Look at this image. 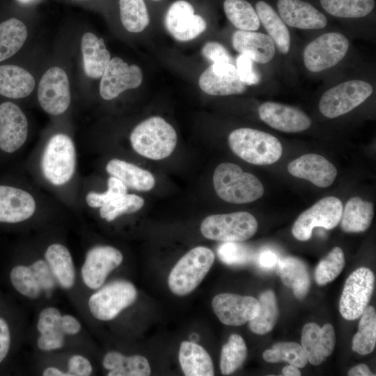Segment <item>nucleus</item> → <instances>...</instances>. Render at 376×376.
I'll return each instance as SVG.
<instances>
[{
    "mask_svg": "<svg viewBox=\"0 0 376 376\" xmlns=\"http://www.w3.org/2000/svg\"><path fill=\"white\" fill-rule=\"evenodd\" d=\"M213 185L221 199L234 204L251 203L264 193L263 185L256 176L233 163H221L216 167Z\"/></svg>",
    "mask_w": 376,
    "mask_h": 376,
    "instance_id": "nucleus-1",
    "label": "nucleus"
},
{
    "mask_svg": "<svg viewBox=\"0 0 376 376\" xmlns=\"http://www.w3.org/2000/svg\"><path fill=\"white\" fill-rule=\"evenodd\" d=\"M133 149L146 158L159 160L169 157L177 143L173 127L159 116H152L138 124L130 134Z\"/></svg>",
    "mask_w": 376,
    "mask_h": 376,
    "instance_id": "nucleus-2",
    "label": "nucleus"
},
{
    "mask_svg": "<svg viewBox=\"0 0 376 376\" xmlns=\"http://www.w3.org/2000/svg\"><path fill=\"white\" fill-rule=\"evenodd\" d=\"M232 151L245 162L256 165H269L282 155L280 141L272 134L255 129L242 127L228 136Z\"/></svg>",
    "mask_w": 376,
    "mask_h": 376,
    "instance_id": "nucleus-3",
    "label": "nucleus"
},
{
    "mask_svg": "<svg viewBox=\"0 0 376 376\" xmlns=\"http://www.w3.org/2000/svg\"><path fill=\"white\" fill-rule=\"evenodd\" d=\"M214 252L205 246H196L185 254L170 272L168 284L171 291L185 296L194 291L211 269Z\"/></svg>",
    "mask_w": 376,
    "mask_h": 376,
    "instance_id": "nucleus-4",
    "label": "nucleus"
},
{
    "mask_svg": "<svg viewBox=\"0 0 376 376\" xmlns=\"http://www.w3.org/2000/svg\"><path fill=\"white\" fill-rule=\"evenodd\" d=\"M76 167V152L72 139L62 133L52 136L44 149L41 169L52 185L66 184L72 178Z\"/></svg>",
    "mask_w": 376,
    "mask_h": 376,
    "instance_id": "nucleus-5",
    "label": "nucleus"
},
{
    "mask_svg": "<svg viewBox=\"0 0 376 376\" xmlns=\"http://www.w3.org/2000/svg\"><path fill=\"white\" fill-rule=\"evenodd\" d=\"M201 232L207 239L224 242H242L253 237L258 229L256 218L247 212L213 214L201 224Z\"/></svg>",
    "mask_w": 376,
    "mask_h": 376,
    "instance_id": "nucleus-6",
    "label": "nucleus"
},
{
    "mask_svg": "<svg viewBox=\"0 0 376 376\" xmlns=\"http://www.w3.org/2000/svg\"><path fill=\"white\" fill-rule=\"evenodd\" d=\"M137 290L131 282L116 280L98 288L89 298L88 308L93 316L102 321L116 318L134 303Z\"/></svg>",
    "mask_w": 376,
    "mask_h": 376,
    "instance_id": "nucleus-7",
    "label": "nucleus"
},
{
    "mask_svg": "<svg viewBox=\"0 0 376 376\" xmlns=\"http://www.w3.org/2000/svg\"><path fill=\"white\" fill-rule=\"evenodd\" d=\"M372 93V86L365 81H345L331 88L322 95L319 109L327 118H336L363 103Z\"/></svg>",
    "mask_w": 376,
    "mask_h": 376,
    "instance_id": "nucleus-8",
    "label": "nucleus"
},
{
    "mask_svg": "<svg viewBox=\"0 0 376 376\" xmlns=\"http://www.w3.org/2000/svg\"><path fill=\"white\" fill-rule=\"evenodd\" d=\"M375 276L367 267H359L347 279L339 301V311L345 319L356 320L361 315L372 297Z\"/></svg>",
    "mask_w": 376,
    "mask_h": 376,
    "instance_id": "nucleus-9",
    "label": "nucleus"
},
{
    "mask_svg": "<svg viewBox=\"0 0 376 376\" xmlns=\"http://www.w3.org/2000/svg\"><path fill=\"white\" fill-rule=\"evenodd\" d=\"M343 205L340 199L327 196L319 200L303 212L295 221L292 233L298 240L306 241L315 227L327 230L335 228L340 222Z\"/></svg>",
    "mask_w": 376,
    "mask_h": 376,
    "instance_id": "nucleus-10",
    "label": "nucleus"
},
{
    "mask_svg": "<svg viewBox=\"0 0 376 376\" xmlns=\"http://www.w3.org/2000/svg\"><path fill=\"white\" fill-rule=\"evenodd\" d=\"M348 47L349 41L344 35L336 32L324 33L305 47L304 65L314 72L330 68L343 58Z\"/></svg>",
    "mask_w": 376,
    "mask_h": 376,
    "instance_id": "nucleus-11",
    "label": "nucleus"
},
{
    "mask_svg": "<svg viewBox=\"0 0 376 376\" xmlns=\"http://www.w3.org/2000/svg\"><path fill=\"white\" fill-rule=\"evenodd\" d=\"M41 107L48 113L60 115L70 103V91L65 72L58 67L48 69L41 77L38 90Z\"/></svg>",
    "mask_w": 376,
    "mask_h": 376,
    "instance_id": "nucleus-12",
    "label": "nucleus"
},
{
    "mask_svg": "<svg viewBox=\"0 0 376 376\" xmlns=\"http://www.w3.org/2000/svg\"><path fill=\"white\" fill-rule=\"evenodd\" d=\"M100 85L101 97L106 100L117 97L123 91L138 88L143 80L141 68L129 65L118 57L111 58L102 75Z\"/></svg>",
    "mask_w": 376,
    "mask_h": 376,
    "instance_id": "nucleus-13",
    "label": "nucleus"
},
{
    "mask_svg": "<svg viewBox=\"0 0 376 376\" xmlns=\"http://www.w3.org/2000/svg\"><path fill=\"white\" fill-rule=\"evenodd\" d=\"M122 253L111 246H96L86 253L81 267L84 284L92 290H97L104 284L107 277L123 261Z\"/></svg>",
    "mask_w": 376,
    "mask_h": 376,
    "instance_id": "nucleus-14",
    "label": "nucleus"
},
{
    "mask_svg": "<svg viewBox=\"0 0 376 376\" xmlns=\"http://www.w3.org/2000/svg\"><path fill=\"white\" fill-rule=\"evenodd\" d=\"M212 307L223 324L240 326L257 315L260 304L253 297L221 293L214 297Z\"/></svg>",
    "mask_w": 376,
    "mask_h": 376,
    "instance_id": "nucleus-15",
    "label": "nucleus"
},
{
    "mask_svg": "<svg viewBox=\"0 0 376 376\" xmlns=\"http://www.w3.org/2000/svg\"><path fill=\"white\" fill-rule=\"evenodd\" d=\"M164 22L168 31L179 41L193 40L207 27L205 19L196 15L192 5L184 0L175 1L169 7Z\"/></svg>",
    "mask_w": 376,
    "mask_h": 376,
    "instance_id": "nucleus-16",
    "label": "nucleus"
},
{
    "mask_svg": "<svg viewBox=\"0 0 376 376\" xmlns=\"http://www.w3.org/2000/svg\"><path fill=\"white\" fill-rule=\"evenodd\" d=\"M28 135V120L15 104L5 102L0 104V149L12 153L25 143Z\"/></svg>",
    "mask_w": 376,
    "mask_h": 376,
    "instance_id": "nucleus-17",
    "label": "nucleus"
},
{
    "mask_svg": "<svg viewBox=\"0 0 376 376\" xmlns=\"http://www.w3.org/2000/svg\"><path fill=\"white\" fill-rule=\"evenodd\" d=\"M198 84L203 92L212 95H237L246 90L233 63H212L201 75Z\"/></svg>",
    "mask_w": 376,
    "mask_h": 376,
    "instance_id": "nucleus-18",
    "label": "nucleus"
},
{
    "mask_svg": "<svg viewBox=\"0 0 376 376\" xmlns=\"http://www.w3.org/2000/svg\"><path fill=\"white\" fill-rule=\"evenodd\" d=\"M335 343V331L331 324L320 327L315 322H308L304 326L301 345L312 365L319 366L324 361L332 354Z\"/></svg>",
    "mask_w": 376,
    "mask_h": 376,
    "instance_id": "nucleus-19",
    "label": "nucleus"
},
{
    "mask_svg": "<svg viewBox=\"0 0 376 376\" xmlns=\"http://www.w3.org/2000/svg\"><path fill=\"white\" fill-rule=\"evenodd\" d=\"M260 119L270 127L285 132H299L311 125L310 118L301 110L274 102H267L258 109Z\"/></svg>",
    "mask_w": 376,
    "mask_h": 376,
    "instance_id": "nucleus-20",
    "label": "nucleus"
},
{
    "mask_svg": "<svg viewBox=\"0 0 376 376\" xmlns=\"http://www.w3.org/2000/svg\"><path fill=\"white\" fill-rule=\"evenodd\" d=\"M288 171L293 176L322 188L329 187L337 175L334 164L317 154H306L295 159L289 163Z\"/></svg>",
    "mask_w": 376,
    "mask_h": 376,
    "instance_id": "nucleus-21",
    "label": "nucleus"
},
{
    "mask_svg": "<svg viewBox=\"0 0 376 376\" xmlns=\"http://www.w3.org/2000/svg\"><path fill=\"white\" fill-rule=\"evenodd\" d=\"M36 201L29 192L13 187L0 185V222L18 223L34 214Z\"/></svg>",
    "mask_w": 376,
    "mask_h": 376,
    "instance_id": "nucleus-22",
    "label": "nucleus"
},
{
    "mask_svg": "<svg viewBox=\"0 0 376 376\" xmlns=\"http://www.w3.org/2000/svg\"><path fill=\"white\" fill-rule=\"evenodd\" d=\"M277 8L287 25L301 29H320L327 24V17L310 3L301 0H279Z\"/></svg>",
    "mask_w": 376,
    "mask_h": 376,
    "instance_id": "nucleus-23",
    "label": "nucleus"
},
{
    "mask_svg": "<svg viewBox=\"0 0 376 376\" xmlns=\"http://www.w3.org/2000/svg\"><path fill=\"white\" fill-rule=\"evenodd\" d=\"M233 48L258 63L270 61L275 54L273 40L269 35L251 31L238 30L232 37Z\"/></svg>",
    "mask_w": 376,
    "mask_h": 376,
    "instance_id": "nucleus-24",
    "label": "nucleus"
},
{
    "mask_svg": "<svg viewBox=\"0 0 376 376\" xmlns=\"http://www.w3.org/2000/svg\"><path fill=\"white\" fill-rule=\"evenodd\" d=\"M81 48L86 76L93 79L101 77L111 60L103 39L91 32L85 33L81 38Z\"/></svg>",
    "mask_w": 376,
    "mask_h": 376,
    "instance_id": "nucleus-25",
    "label": "nucleus"
},
{
    "mask_svg": "<svg viewBox=\"0 0 376 376\" xmlns=\"http://www.w3.org/2000/svg\"><path fill=\"white\" fill-rule=\"evenodd\" d=\"M35 87L31 73L15 65H0V95L13 99L29 95Z\"/></svg>",
    "mask_w": 376,
    "mask_h": 376,
    "instance_id": "nucleus-26",
    "label": "nucleus"
},
{
    "mask_svg": "<svg viewBox=\"0 0 376 376\" xmlns=\"http://www.w3.org/2000/svg\"><path fill=\"white\" fill-rule=\"evenodd\" d=\"M106 170L111 176L120 180L126 187L136 191H147L155 185V178L150 172L123 160H110Z\"/></svg>",
    "mask_w": 376,
    "mask_h": 376,
    "instance_id": "nucleus-27",
    "label": "nucleus"
},
{
    "mask_svg": "<svg viewBox=\"0 0 376 376\" xmlns=\"http://www.w3.org/2000/svg\"><path fill=\"white\" fill-rule=\"evenodd\" d=\"M279 274L282 283L293 291L298 299H304L311 285V278L306 264L300 259L287 256L278 261Z\"/></svg>",
    "mask_w": 376,
    "mask_h": 376,
    "instance_id": "nucleus-28",
    "label": "nucleus"
},
{
    "mask_svg": "<svg viewBox=\"0 0 376 376\" xmlns=\"http://www.w3.org/2000/svg\"><path fill=\"white\" fill-rule=\"evenodd\" d=\"M45 261L58 284L63 289L72 288L75 283V269L69 250L61 244L49 245L45 253Z\"/></svg>",
    "mask_w": 376,
    "mask_h": 376,
    "instance_id": "nucleus-29",
    "label": "nucleus"
},
{
    "mask_svg": "<svg viewBox=\"0 0 376 376\" xmlns=\"http://www.w3.org/2000/svg\"><path fill=\"white\" fill-rule=\"evenodd\" d=\"M180 364L187 376H213L212 360L207 351L201 345L183 341L178 354Z\"/></svg>",
    "mask_w": 376,
    "mask_h": 376,
    "instance_id": "nucleus-30",
    "label": "nucleus"
},
{
    "mask_svg": "<svg viewBox=\"0 0 376 376\" xmlns=\"http://www.w3.org/2000/svg\"><path fill=\"white\" fill-rule=\"evenodd\" d=\"M108 376H148L151 373L148 359L141 355L126 357L120 352H107L102 360Z\"/></svg>",
    "mask_w": 376,
    "mask_h": 376,
    "instance_id": "nucleus-31",
    "label": "nucleus"
},
{
    "mask_svg": "<svg viewBox=\"0 0 376 376\" xmlns=\"http://www.w3.org/2000/svg\"><path fill=\"white\" fill-rule=\"evenodd\" d=\"M374 215L373 204L359 197L347 202L340 218V227L346 233H360L370 226Z\"/></svg>",
    "mask_w": 376,
    "mask_h": 376,
    "instance_id": "nucleus-32",
    "label": "nucleus"
},
{
    "mask_svg": "<svg viewBox=\"0 0 376 376\" xmlns=\"http://www.w3.org/2000/svg\"><path fill=\"white\" fill-rule=\"evenodd\" d=\"M256 14L269 36L283 54H287L290 46L289 31L280 16L267 3L260 1L256 4Z\"/></svg>",
    "mask_w": 376,
    "mask_h": 376,
    "instance_id": "nucleus-33",
    "label": "nucleus"
},
{
    "mask_svg": "<svg viewBox=\"0 0 376 376\" xmlns=\"http://www.w3.org/2000/svg\"><path fill=\"white\" fill-rule=\"evenodd\" d=\"M27 38L25 24L16 18L0 24V62L16 54Z\"/></svg>",
    "mask_w": 376,
    "mask_h": 376,
    "instance_id": "nucleus-34",
    "label": "nucleus"
},
{
    "mask_svg": "<svg viewBox=\"0 0 376 376\" xmlns=\"http://www.w3.org/2000/svg\"><path fill=\"white\" fill-rule=\"evenodd\" d=\"M260 309L257 315L249 322L250 330L256 334L263 335L274 327L279 316V308L274 292L267 290L259 295Z\"/></svg>",
    "mask_w": 376,
    "mask_h": 376,
    "instance_id": "nucleus-35",
    "label": "nucleus"
},
{
    "mask_svg": "<svg viewBox=\"0 0 376 376\" xmlns=\"http://www.w3.org/2000/svg\"><path fill=\"white\" fill-rule=\"evenodd\" d=\"M358 331L354 336L352 349L361 355L373 351L376 345V312L372 306H368L360 316Z\"/></svg>",
    "mask_w": 376,
    "mask_h": 376,
    "instance_id": "nucleus-36",
    "label": "nucleus"
},
{
    "mask_svg": "<svg viewBox=\"0 0 376 376\" xmlns=\"http://www.w3.org/2000/svg\"><path fill=\"white\" fill-rule=\"evenodd\" d=\"M224 9L227 18L239 30L258 29L260 22L256 12L246 0H225Z\"/></svg>",
    "mask_w": 376,
    "mask_h": 376,
    "instance_id": "nucleus-37",
    "label": "nucleus"
},
{
    "mask_svg": "<svg viewBox=\"0 0 376 376\" xmlns=\"http://www.w3.org/2000/svg\"><path fill=\"white\" fill-rule=\"evenodd\" d=\"M120 16L125 29L139 33L150 22V17L143 0H119Z\"/></svg>",
    "mask_w": 376,
    "mask_h": 376,
    "instance_id": "nucleus-38",
    "label": "nucleus"
},
{
    "mask_svg": "<svg viewBox=\"0 0 376 376\" xmlns=\"http://www.w3.org/2000/svg\"><path fill=\"white\" fill-rule=\"evenodd\" d=\"M247 356V347L241 336L231 334L228 342L221 348L220 369L224 375L236 371L244 363Z\"/></svg>",
    "mask_w": 376,
    "mask_h": 376,
    "instance_id": "nucleus-39",
    "label": "nucleus"
},
{
    "mask_svg": "<svg viewBox=\"0 0 376 376\" xmlns=\"http://www.w3.org/2000/svg\"><path fill=\"white\" fill-rule=\"evenodd\" d=\"M263 357L267 362L284 361L297 368H304L308 362L301 345L295 342L276 343L263 352Z\"/></svg>",
    "mask_w": 376,
    "mask_h": 376,
    "instance_id": "nucleus-40",
    "label": "nucleus"
},
{
    "mask_svg": "<svg viewBox=\"0 0 376 376\" xmlns=\"http://www.w3.org/2000/svg\"><path fill=\"white\" fill-rule=\"evenodd\" d=\"M322 8L330 15L345 18H359L369 14L374 0H320Z\"/></svg>",
    "mask_w": 376,
    "mask_h": 376,
    "instance_id": "nucleus-41",
    "label": "nucleus"
},
{
    "mask_svg": "<svg viewBox=\"0 0 376 376\" xmlns=\"http://www.w3.org/2000/svg\"><path fill=\"white\" fill-rule=\"evenodd\" d=\"M345 264L343 250L334 247L322 258L316 267L315 279L320 285H324L334 281L343 271Z\"/></svg>",
    "mask_w": 376,
    "mask_h": 376,
    "instance_id": "nucleus-42",
    "label": "nucleus"
},
{
    "mask_svg": "<svg viewBox=\"0 0 376 376\" xmlns=\"http://www.w3.org/2000/svg\"><path fill=\"white\" fill-rule=\"evenodd\" d=\"M144 205V199L136 194H124L100 207V215L107 221H112L123 214H132Z\"/></svg>",
    "mask_w": 376,
    "mask_h": 376,
    "instance_id": "nucleus-43",
    "label": "nucleus"
},
{
    "mask_svg": "<svg viewBox=\"0 0 376 376\" xmlns=\"http://www.w3.org/2000/svg\"><path fill=\"white\" fill-rule=\"evenodd\" d=\"M10 279L13 286L22 295L32 299L40 296L42 290L29 267H14L10 272Z\"/></svg>",
    "mask_w": 376,
    "mask_h": 376,
    "instance_id": "nucleus-44",
    "label": "nucleus"
},
{
    "mask_svg": "<svg viewBox=\"0 0 376 376\" xmlns=\"http://www.w3.org/2000/svg\"><path fill=\"white\" fill-rule=\"evenodd\" d=\"M107 190L103 193L89 192L86 197L88 206L100 207L111 201L127 194L126 186L118 179L110 177L107 181Z\"/></svg>",
    "mask_w": 376,
    "mask_h": 376,
    "instance_id": "nucleus-45",
    "label": "nucleus"
},
{
    "mask_svg": "<svg viewBox=\"0 0 376 376\" xmlns=\"http://www.w3.org/2000/svg\"><path fill=\"white\" fill-rule=\"evenodd\" d=\"M217 252L219 258L228 265L244 264L251 258V251L237 242L224 243Z\"/></svg>",
    "mask_w": 376,
    "mask_h": 376,
    "instance_id": "nucleus-46",
    "label": "nucleus"
},
{
    "mask_svg": "<svg viewBox=\"0 0 376 376\" xmlns=\"http://www.w3.org/2000/svg\"><path fill=\"white\" fill-rule=\"evenodd\" d=\"M42 291L50 292L57 284L47 262L38 260L29 266Z\"/></svg>",
    "mask_w": 376,
    "mask_h": 376,
    "instance_id": "nucleus-47",
    "label": "nucleus"
},
{
    "mask_svg": "<svg viewBox=\"0 0 376 376\" xmlns=\"http://www.w3.org/2000/svg\"><path fill=\"white\" fill-rule=\"evenodd\" d=\"M253 61L246 55L240 54L236 59V69L240 80L247 86L259 83L260 75L256 70Z\"/></svg>",
    "mask_w": 376,
    "mask_h": 376,
    "instance_id": "nucleus-48",
    "label": "nucleus"
},
{
    "mask_svg": "<svg viewBox=\"0 0 376 376\" xmlns=\"http://www.w3.org/2000/svg\"><path fill=\"white\" fill-rule=\"evenodd\" d=\"M62 315L55 307H47L41 311L37 322V329L40 334L60 329Z\"/></svg>",
    "mask_w": 376,
    "mask_h": 376,
    "instance_id": "nucleus-49",
    "label": "nucleus"
},
{
    "mask_svg": "<svg viewBox=\"0 0 376 376\" xmlns=\"http://www.w3.org/2000/svg\"><path fill=\"white\" fill-rule=\"evenodd\" d=\"M65 335L61 328L40 334L37 345L42 351L61 349L65 343Z\"/></svg>",
    "mask_w": 376,
    "mask_h": 376,
    "instance_id": "nucleus-50",
    "label": "nucleus"
},
{
    "mask_svg": "<svg viewBox=\"0 0 376 376\" xmlns=\"http://www.w3.org/2000/svg\"><path fill=\"white\" fill-rule=\"evenodd\" d=\"M203 56L213 63H232L233 59L227 49L220 43L207 42L203 47Z\"/></svg>",
    "mask_w": 376,
    "mask_h": 376,
    "instance_id": "nucleus-51",
    "label": "nucleus"
},
{
    "mask_svg": "<svg viewBox=\"0 0 376 376\" xmlns=\"http://www.w3.org/2000/svg\"><path fill=\"white\" fill-rule=\"evenodd\" d=\"M92 370L91 362L82 355H73L68 360V376H88L92 373Z\"/></svg>",
    "mask_w": 376,
    "mask_h": 376,
    "instance_id": "nucleus-52",
    "label": "nucleus"
},
{
    "mask_svg": "<svg viewBox=\"0 0 376 376\" xmlns=\"http://www.w3.org/2000/svg\"><path fill=\"white\" fill-rule=\"evenodd\" d=\"M10 345V333L7 322L0 318V363L8 353Z\"/></svg>",
    "mask_w": 376,
    "mask_h": 376,
    "instance_id": "nucleus-53",
    "label": "nucleus"
},
{
    "mask_svg": "<svg viewBox=\"0 0 376 376\" xmlns=\"http://www.w3.org/2000/svg\"><path fill=\"white\" fill-rule=\"evenodd\" d=\"M61 327L65 335H75L81 330V323L71 315H62L61 319Z\"/></svg>",
    "mask_w": 376,
    "mask_h": 376,
    "instance_id": "nucleus-54",
    "label": "nucleus"
},
{
    "mask_svg": "<svg viewBox=\"0 0 376 376\" xmlns=\"http://www.w3.org/2000/svg\"><path fill=\"white\" fill-rule=\"evenodd\" d=\"M258 261L262 267L269 269L273 267L276 263H278L279 259L273 251L265 250L260 254Z\"/></svg>",
    "mask_w": 376,
    "mask_h": 376,
    "instance_id": "nucleus-55",
    "label": "nucleus"
},
{
    "mask_svg": "<svg viewBox=\"0 0 376 376\" xmlns=\"http://www.w3.org/2000/svg\"><path fill=\"white\" fill-rule=\"evenodd\" d=\"M349 376H373L375 375L366 364H359L348 371Z\"/></svg>",
    "mask_w": 376,
    "mask_h": 376,
    "instance_id": "nucleus-56",
    "label": "nucleus"
},
{
    "mask_svg": "<svg viewBox=\"0 0 376 376\" xmlns=\"http://www.w3.org/2000/svg\"><path fill=\"white\" fill-rule=\"evenodd\" d=\"M43 376H68L67 372H63L56 367H48L42 372Z\"/></svg>",
    "mask_w": 376,
    "mask_h": 376,
    "instance_id": "nucleus-57",
    "label": "nucleus"
},
{
    "mask_svg": "<svg viewBox=\"0 0 376 376\" xmlns=\"http://www.w3.org/2000/svg\"><path fill=\"white\" fill-rule=\"evenodd\" d=\"M282 373L285 376L301 375V372L299 371L298 368L292 365L285 366L282 370Z\"/></svg>",
    "mask_w": 376,
    "mask_h": 376,
    "instance_id": "nucleus-58",
    "label": "nucleus"
},
{
    "mask_svg": "<svg viewBox=\"0 0 376 376\" xmlns=\"http://www.w3.org/2000/svg\"><path fill=\"white\" fill-rule=\"evenodd\" d=\"M19 3L23 4H30L38 0H17Z\"/></svg>",
    "mask_w": 376,
    "mask_h": 376,
    "instance_id": "nucleus-59",
    "label": "nucleus"
},
{
    "mask_svg": "<svg viewBox=\"0 0 376 376\" xmlns=\"http://www.w3.org/2000/svg\"><path fill=\"white\" fill-rule=\"evenodd\" d=\"M154 1H160V0H154Z\"/></svg>",
    "mask_w": 376,
    "mask_h": 376,
    "instance_id": "nucleus-60",
    "label": "nucleus"
}]
</instances>
